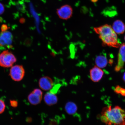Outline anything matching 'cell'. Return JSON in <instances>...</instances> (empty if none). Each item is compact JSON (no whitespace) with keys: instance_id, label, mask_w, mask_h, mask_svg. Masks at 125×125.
Masks as SVG:
<instances>
[{"instance_id":"1","label":"cell","mask_w":125,"mask_h":125,"mask_svg":"<svg viewBox=\"0 0 125 125\" xmlns=\"http://www.w3.org/2000/svg\"><path fill=\"white\" fill-rule=\"evenodd\" d=\"M100 119L106 125H125V111L118 106L103 108Z\"/></svg>"},{"instance_id":"2","label":"cell","mask_w":125,"mask_h":125,"mask_svg":"<svg viewBox=\"0 0 125 125\" xmlns=\"http://www.w3.org/2000/svg\"><path fill=\"white\" fill-rule=\"evenodd\" d=\"M94 30L99 35V38L104 44L115 48H118L121 46L117 34L110 25L106 24L95 27Z\"/></svg>"},{"instance_id":"3","label":"cell","mask_w":125,"mask_h":125,"mask_svg":"<svg viewBox=\"0 0 125 125\" xmlns=\"http://www.w3.org/2000/svg\"><path fill=\"white\" fill-rule=\"evenodd\" d=\"M17 59L12 53L8 51H5L0 54V66L4 68L12 67L16 62Z\"/></svg>"},{"instance_id":"4","label":"cell","mask_w":125,"mask_h":125,"mask_svg":"<svg viewBox=\"0 0 125 125\" xmlns=\"http://www.w3.org/2000/svg\"><path fill=\"white\" fill-rule=\"evenodd\" d=\"M9 74L12 80L15 82H19L24 77L25 70L22 65H15L10 68Z\"/></svg>"},{"instance_id":"5","label":"cell","mask_w":125,"mask_h":125,"mask_svg":"<svg viewBox=\"0 0 125 125\" xmlns=\"http://www.w3.org/2000/svg\"><path fill=\"white\" fill-rule=\"evenodd\" d=\"M56 13L61 19L67 20L72 16L73 9L69 5H64L57 9Z\"/></svg>"},{"instance_id":"6","label":"cell","mask_w":125,"mask_h":125,"mask_svg":"<svg viewBox=\"0 0 125 125\" xmlns=\"http://www.w3.org/2000/svg\"><path fill=\"white\" fill-rule=\"evenodd\" d=\"M43 95V92L41 90L35 89L28 95V101L32 105H37L41 102Z\"/></svg>"},{"instance_id":"7","label":"cell","mask_w":125,"mask_h":125,"mask_svg":"<svg viewBox=\"0 0 125 125\" xmlns=\"http://www.w3.org/2000/svg\"><path fill=\"white\" fill-rule=\"evenodd\" d=\"M13 36L9 31H5L0 33V46L12 48Z\"/></svg>"},{"instance_id":"8","label":"cell","mask_w":125,"mask_h":125,"mask_svg":"<svg viewBox=\"0 0 125 125\" xmlns=\"http://www.w3.org/2000/svg\"><path fill=\"white\" fill-rule=\"evenodd\" d=\"M120 47L117 63L115 69L117 72L122 69L125 62V43L123 44Z\"/></svg>"},{"instance_id":"9","label":"cell","mask_w":125,"mask_h":125,"mask_svg":"<svg viewBox=\"0 0 125 125\" xmlns=\"http://www.w3.org/2000/svg\"><path fill=\"white\" fill-rule=\"evenodd\" d=\"M54 85L52 79L49 76H43L39 80V87L41 89L45 91L50 90Z\"/></svg>"},{"instance_id":"10","label":"cell","mask_w":125,"mask_h":125,"mask_svg":"<svg viewBox=\"0 0 125 125\" xmlns=\"http://www.w3.org/2000/svg\"><path fill=\"white\" fill-rule=\"evenodd\" d=\"M104 74V71L100 68L95 66L91 69L90 71V79L95 83L99 82Z\"/></svg>"},{"instance_id":"11","label":"cell","mask_w":125,"mask_h":125,"mask_svg":"<svg viewBox=\"0 0 125 125\" xmlns=\"http://www.w3.org/2000/svg\"><path fill=\"white\" fill-rule=\"evenodd\" d=\"M44 101L47 105L52 106L57 104L58 98L56 94L48 92L45 94L44 96Z\"/></svg>"},{"instance_id":"12","label":"cell","mask_w":125,"mask_h":125,"mask_svg":"<svg viewBox=\"0 0 125 125\" xmlns=\"http://www.w3.org/2000/svg\"><path fill=\"white\" fill-rule=\"evenodd\" d=\"M112 27L117 34H123L125 31V24L120 20H117L114 21Z\"/></svg>"},{"instance_id":"13","label":"cell","mask_w":125,"mask_h":125,"mask_svg":"<svg viewBox=\"0 0 125 125\" xmlns=\"http://www.w3.org/2000/svg\"><path fill=\"white\" fill-rule=\"evenodd\" d=\"M65 112L67 114L69 115H73L77 112L78 107L75 103L73 102L69 101L65 104Z\"/></svg>"},{"instance_id":"14","label":"cell","mask_w":125,"mask_h":125,"mask_svg":"<svg viewBox=\"0 0 125 125\" xmlns=\"http://www.w3.org/2000/svg\"><path fill=\"white\" fill-rule=\"evenodd\" d=\"M96 66L101 68H105L107 66L108 61L107 58L103 55L97 56L95 60Z\"/></svg>"},{"instance_id":"15","label":"cell","mask_w":125,"mask_h":125,"mask_svg":"<svg viewBox=\"0 0 125 125\" xmlns=\"http://www.w3.org/2000/svg\"><path fill=\"white\" fill-rule=\"evenodd\" d=\"M115 93L120 94L123 96H125V89L123 88L119 85H117L115 87Z\"/></svg>"},{"instance_id":"16","label":"cell","mask_w":125,"mask_h":125,"mask_svg":"<svg viewBox=\"0 0 125 125\" xmlns=\"http://www.w3.org/2000/svg\"><path fill=\"white\" fill-rule=\"evenodd\" d=\"M61 86V85L60 84H57L54 85L52 88L50 90V92L51 93L55 94H56L58 93Z\"/></svg>"},{"instance_id":"17","label":"cell","mask_w":125,"mask_h":125,"mask_svg":"<svg viewBox=\"0 0 125 125\" xmlns=\"http://www.w3.org/2000/svg\"><path fill=\"white\" fill-rule=\"evenodd\" d=\"M6 107V104L2 100L0 99V115L4 113Z\"/></svg>"},{"instance_id":"18","label":"cell","mask_w":125,"mask_h":125,"mask_svg":"<svg viewBox=\"0 0 125 125\" xmlns=\"http://www.w3.org/2000/svg\"><path fill=\"white\" fill-rule=\"evenodd\" d=\"M10 104L11 107L16 108L18 106V102L15 100H10Z\"/></svg>"},{"instance_id":"19","label":"cell","mask_w":125,"mask_h":125,"mask_svg":"<svg viewBox=\"0 0 125 125\" xmlns=\"http://www.w3.org/2000/svg\"><path fill=\"white\" fill-rule=\"evenodd\" d=\"M5 11V8L4 5L0 2V15L4 13Z\"/></svg>"},{"instance_id":"20","label":"cell","mask_w":125,"mask_h":125,"mask_svg":"<svg viewBox=\"0 0 125 125\" xmlns=\"http://www.w3.org/2000/svg\"><path fill=\"white\" fill-rule=\"evenodd\" d=\"M9 28L8 27L7 25L3 24L1 26V29L2 32H4L7 31L9 29Z\"/></svg>"},{"instance_id":"21","label":"cell","mask_w":125,"mask_h":125,"mask_svg":"<svg viewBox=\"0 0 125 125\" xmlns=\"http://www.w3.org/2000/svg\"><path fill=\"white\" fill-rule=\"evenodd\" d=\"M123 81L125 83V72L123 75Z\"/></svg>"},{"instance_id":"22","label":"cell","mask_w":125,"mask_h":125,"mask_svg":"<svg viewBox=\"0 0 125 125\" xmlns=\"http://www.w3.org/2000/svg\"><path fill=\"white\" fill-rule=\"evenodd\" d=\"M98 0H90L93 3H96L97 2Z\"/></svg>"},{"instance_id":"23","label":"cell","mask_w":125,"mask_h":125,"mask_svg":"<svg viewBox=\"0 0 125 125\" xmlns=\"http://www.w3.org/2000/svg\"><path fill=\"white\" fill-rule=\"evenodd\" d=\"M124 40H125V37H124Z\"/></svg>"}]
</instances>
